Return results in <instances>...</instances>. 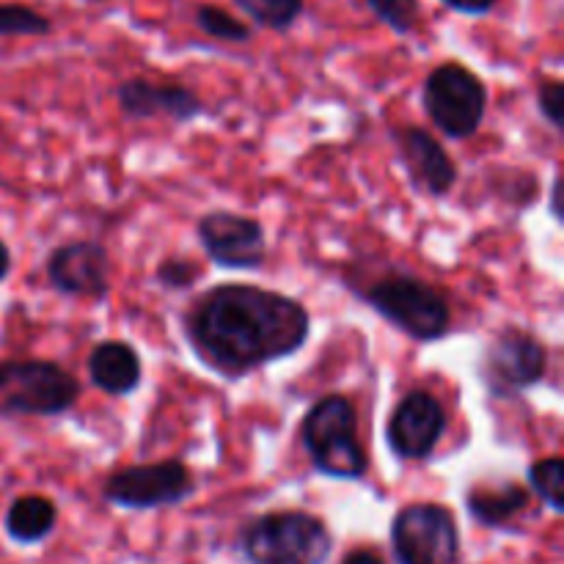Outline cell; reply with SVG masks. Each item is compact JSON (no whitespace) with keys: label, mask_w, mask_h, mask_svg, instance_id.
Returning <instances> with one entry per match:
<instances>
[{"label":"cell","mask_w":564,"mask_h":564,"mask_svg":"<svg viewBox=\"0 0 564 564\" xmlns=\"http://www.w3.org/2000/svg\"><path fill=\"white\" fill-rule=\"evenodd\" d=\"M308 334L312 314L301 301L253 284L213 286L185 312L193 352L226 380L295 356Z\"/></svg>","instance_id":"6da1fadb"},{"label":"cell","mask_w":564,"mask_h":564,"mask_svg":"<svg viewBox=\"0 0 564 564\" xmlns=\"http://www.w3.org/2000/svg\"><path fill=\"white\" fill-rule=\"evenodd\" d=\"M369 308L416 341H438L452 330V308L446 297L424 279L389 270L367 290H358Z\"/></svg>","instance_id":"7a4b0ae2"},{"label":"cell","mask_w":564,"mask_h":564,"mask_svg":"<svg viewBox=\"0 0 564 564\" xmlns=\"http://www.w3.org/2000/svg\"><path fill=\"white\" fill-rule=\"evenodd\" d=\"M303 449L314 468L334 479H361L369 460L358 438V413L347 397L328 394L308 408L301 424Z\"/></svg>","instance_id":"3957f363"},{"label":"cell","mask_w":564,"mask_h":564,"mask_svg":"<svg viewBox=\"0 0 564 564\" xmlns=\"http://www.w3.org/2000/svg\"><path fill=\"white\" fill-rule=\"evenodd\" d=\"M334 549L325 521L312 512H268L242 532V551L251 564H325Z\"/></svg>","instance_id":"277c9868"},{"label":"cell","mask_w":564,"mask_h":564,"mask_svg":"<svg viewBox=\"0 0 564 564\" xmlns=\"http://www.w3.org/2000/svg\"><path fill=\"white\" fill-rule=\"evenodd\" d=\"M80 400V383L42 358L0 361V416H61Z\"/></svg>","instance_id":"5b68a950"},{"label":"cell","mask_w":564,"mask_h":564,"mask_svg":"<svg viewBox=\"0 0 564 564\" xmlns=\"http://www.w3.org/2000/svg\"><path fill=\"white\" fill-rule=\"evenodd\" d=\"M424 110L438 132L466 141L482 127L488 110V86L479 75L457 61L435 66L424 80Z\"/></svg>","instance_id":"8992f818"},{"label":"cell","mask_w":564,"mask_h":564,"mask_svg":"<svg viewBox=\"0 0 564 564\" xmlns=\"http://www.w3.org/2000/svg\"><path fill=\"white\" fill-rule=\"evenodd\" d=\"M391 545L400 564H457L460 529L444 505L419 501L397 512Z\"/></svg>","instance_id":"52a82bcc"},{"label":"cell","mask_w":564,"mask_h":564,"mask_svg":"<svg viewBox=\"0 0 564 564\" xmlns=\"http://www.w3.org/2000/svg\"><path fill=\"white\" fill-rule=\"evenodd\" d=\"M549 372V350L529 330L507 325L485 347L479 378L496 397H518Z\"/></svg>","instance_id":"ba28073f"},{"label":"cell","mask_w":564,"mask_h":564,"mask_svg":"<svg viewBox=\"0 0 564 564\" xmlns=\"http://www.w3.org/2000/svg\"><path fill=\"white\" fill-rule=\"evenodd\" d=\"M196 479L182 460L127 466L110 474L102 485V499L124 510H160L193 496Z\"/></svg>","instance_id":"9c48e42d"},{"label":"cell","mask_w":564,"mask_h":564,"mask_svg":"<svg viewBox=\"0 0 564 564\" xmlns=\"http://www.w3.org/2000/svg\"><path fill=\"white\" fill-rule=\"evenodd\" d=\"M198 242L213 264L226 270H257L268 257L264 229L257 218L229 213V209H213L202 215L196 226Z\"/></svg>","instance_id":"30bf717a"},{"label":"cell","mask_w":564,"mask_h":564,"mask_svg":"<svg viewBox=\"0 0 564 564\" xmlns=\"http://www.w3.org/2000/svg\"><path fill=\"white\" fill-rule=\"evenodd\" d=\"M444 405L424 389L408 391L386 424V444L402 460H427L446 433Z\"/></svg>","instance_id":"8fae6325"},{"label":"cell","mask_w":564,"mask_h":564,"mask_svg":"<svg viewBox=\"0 0 564 564\" xmlns=\"http://www.w3.org/2000/svg\"><path fill=\"white\" fill-rule=\"evenodd\" d=\"M47 281L66 297L105 301L110 292V257L91 240L69 242L50 253Z\"/></svg>","instance_id":"7c38bea8"},{"label":"cell","mask_w":564,"mask_h":564,"mask_svg":"<svg viewBox=\"0 0 564 564\" xmlns=\"http://www.w3.org/2000/svg\"><path fill=\"white\" fill-rule=\"evenodd\" d=\"M397 152L405 165L411 185L424 196H446L457 182V163L449 158L438 138L424 127H397L394 130Z\"/></svg>","instance_id":"4fadbf2b"},{"label":"cell","mask_w":564,"mask_h":564,"mask_svg":"<svg viewBox=\"0 0 564 564\" xmlns=\"http://www.w3.org/2000/svg\"><path fill=\"white\" fill-rule=\"evenodd\" d=\"M116 99L127 119H171L193 121L204 113V102L196 91L180 83H154L149 77H130L119 83Z\"/></svg>","instance_id":"5bb4252c"},{"label":"cell","mask_w":564,"mask_h":564,"mask_svg":"<svg viewBox=\"0 0 564 564\" xmlns=\"http://www.w3.org/2000/svg\"><path fill=\"white\" fill-rule=\"evenodd\" d=\"M88 378L99 391L110 397H127L141 386V356L130 341H99L88 356Z\"/></svg>","instance_id":"9a60e30c"},{"label":"cell","mask_w":564,"mask_h":564,"mask_svg":"<svg viewBox=\"0 0 564 564\" xmlns=\"http://www.w3.org/2000/svg\"><path fill=\"white\" fill-rule=\"evenodd\" d=\"M58 523V510L44 496H20L11 501L9 512H6V532L11 540L22 545L42 543L50 538Z\"/></svg>","instance_id":"2e32d148"},{"label":"cell","mask_w":564,"mask_h":564,"mask_svg":"<svg viewBox=\"0 0 564 564\" xmlns=\"http://www.w3.org/2000/svg\"><path fill=\"white\" fill-rule=\"evenodd\" d=\"M474 521L482 527H505L507 521L529 507V490L516 482H507L501 488H474L466 501Z\"/></svg>","instance_id":"e0dca14e"},{"label":"cell","mask_w":564,"mask_h":564,"mask_svg":"<svg viewBox=\"0 0 564 564\" xmlns=\"http://www.w3.org/2000/svg\"><path fill=\"white\" fill-rule=\"evenodd\" d=\"M257 25L270 31H286L303 14V0H235Z\"/></svg>","instance_id":"ac0fdd59"},{"label":"cell","mask_w":564,"mask_h":564,"mask_svg":"<svg viewBox=\"0 0 564 564\" xmlns=\"http://www.w3.org/2000/svg\"><path fill=\"white\" fill-rule=\"evenodd\" d=\"M529 485L554 512H564V460L562 457H545L532 463L529 468Z\"/></svg>","instance_id":"d6986e66"},{"label":"cell","mask_w":564,"mask_h":564,"mask_svg":"<svg viewBox=\"0 0 564 564\" xmlns=\"http://www.w3.org/2000/svg\"><path fill=\"white\" fill-rule=\"evenodd\" d=\"M196 22L207 36L220 39V42H237V44H246L251 42V28L246 22H240L237 17H231L229 11L220 9V6L213 3H204L196 9Z\"/></svg>","instance_id":"ffe728a7"},{"label":"cell","mask_w":564,"mask_h":564,"mask_svg":"<svg viewBox=\"0 0 564 564\" xmlns=\"http://www.w3.org/2000/svg\"><path fill=\"white\" fill-rule=\"evenodd\" d=\"M53 31V22L22 3L0 6V36H44Z\"/></svg>","instance_id":"44dd1931"},{"label":"cell","mask_w":564,"mask_h":564,"mask_svg":"<svg viewBox=\"0 0 564 564\" xmlns=\"http://www.w3.org/2000/svg\"><path fill=\"white\" fill-rule=\"evenodd\" d=\"M364 3L375 11V17L380 22H386L400 36H408V33L416 31L419 17H422L419 0H364Z\"/></svg>","instance_id":"7402d4cb"},{"label":"cell","mask_w":564,"mask_h":564,"mask_svg":"<svg viewBox=\"0 0 564 564\" xmlns=\"http://www.w3.org/2000/svg\"><path fill=\"white\" fill-rule=\"evenodd\" d=\"M538 108L556 130L564 127V83L560 77H543L538 86Z\"/></svg>","instance_id":"603a6c76"},{"label":"cell","mask_w":564,"mask_h":564,"mask_svg":"<svg viewBox=\"0 0 564 564\" xmlns=\"http://www.w3.org/2000/svg\"><path fill=\"white\" fill-rule=\"evenodd\" d=\"M158 281L165 290H191L198 281V268L187 259L171 257L158 264Z\"/></svg>","instance_id":"cb8c5ba5"},{"label":"cell","mask_w":564,"mask_h":564,"mask_svg":"<svg viewBox=\"0 0 564 564\" xmlns=\"http://www.w3.org/2000/svg\"><path fill=\"white\" fill-rule=\"evenodd\" d=\"M449 9L460 11V14H471V17H479V14H488L490 9H494L499 0H444Z\"/></svg>","instance_id":"d4e9b609"},{"label":"cell","mask_w":564,"mask_h":564,"mask_svg":"<svg viewBox=\"0 0 564 564\" xmlns=\"http://www.w3.org/2000/svg\"><path fill=\"white\" fill-rule=\"evenodd\" d=\"M341 564H386L383 560H380L375 551H367V549H358V551H350V554L341 560Z\"/></svg>","instance_id":"484cf974"},{"label":"cell","mask_w":564,"mask_h":564,"mask_svg":"<svg viewBox=\"0 0 564 564\" xmlns=\"http://www.w3.org/2000/svg\"><path fill=\"white\" fill-rule=\"evenodd\" d=\"M562 176H556L554 187H551V209H554L556 218L562 220Z\"/></svg>","instance_id":"4316f807"},{"label":"cell","mask_w":564,"mask_h":564,"mask_svg":"<svg viewBox=\"0 0 564 564\" xmlns=\"http://www.w3.org/2000/svg\"><path fill=\"white\" fill-rule=\"evenodd\" d=\"M9 273H11V253H9V246L0 240V281H3Z\"/></svg>","instance_id":"83f0119b"}]
</instances>
